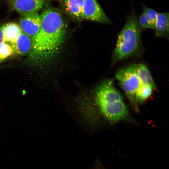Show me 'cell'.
I'll use <instances>...</instances> for the list:
<instances>
[{
  "label": "cell",
  "instance_id": "obj_9",
  "mask_svg": "<svg viewBox=\"0 0 169 169\" xmlns=\"http://www.w3.org/2000/svg\"><path fill=\"white\" fill-rule=\"evenodd\" d=\"M13 51L19 55L30 53L32 46L31 39L22 32L14 42L11 43Z\"/></svg>",
  "mask_w": 169,
  "mask_h": 169
},
{
  "label": "cell",
  "instance_id": "obj_1",
  "mask_svg": "<svg viewBox=\"0 0 169 169\" xmlns=\"http://www.w3.org/2000/svg\"><path fill=\"white\" fill-rule=\"evenodd\" d=\"M40 15L41 25L32 39L29 60L36 64L49 62L56 56L64 42L66 29L63 18L56 9L45 7Z\"/></svg>",
  "mask_w": 169,
  "mask_h": 169
},
{
  "label": "cell",
  "instance_id": "obj_7",
  "mask_svg": "<svg viewBox=\"0 0 169 169\" xmlns=\"http://www.w3.org/2000/svg\"><path fill=\"white\" fill-rule=\"evenodd\" d=\"M46 0H11L13 9L22 14L38 12L44 5Z\"/></svg>",
  "mask_w": 169,
  "mask_h": 169
},
{
  "label": "cell",
  "instance_id": "obj_16",
  "mask_svg": "<svg viewBox=\"0 0 169 169\" xmlns=\"http://www.w3.org/2000/svg\"><path fill=\"white\" fill-rule=\"evenodd\" d=\"M143 12L146 15L153 25L154 26L157 13L155 10L150 8L142 4Z\"/></svg>",
  "mask_w": 169,
  "mask_h": 169
},
{
  "label": "cell",
  "instance_id": "obj_10",
  "mask_svg": "<svg viewBox=\"0 0 169 169\" xmlns=\"http://www.w3.org/2000/svg\"><path fill=\"white\" fill-rule=\"evenodd\" d=\"M64 7L67 13L78 20L82 19L83 0H63Z\"/></svg>",
  "mask_w": 169,
  "mask_h": 169
},
{
  "label": "cell",
  "instance_id": "obj_3",
  "mask_svg": "<svg viewBox=\"0 0 169 169\" xmlns=\"http://www.w3.org/2000/svg\"><path fill=\"white\" fill-rule=\"evenodd\" d=\"M134 9L128 16L125 23L117 36L112 57L110 67L118 62L136 56L141 51V30Z\"/></svg>",
  "mask_w": 169,
  "mask_h": 169
},
{
  "label": "cell",
  "instance_id": "obj_6",
  "mask_svg": "<svg viewBox=\"0 0 169 169\" xmlns=\"http://www.w3.org/2000/svg\"><path fill=\"white\" fill-rule=\"evenodd\" d=\"M22 14L19 26L22 31L32 39L37 34L40 28V15L38 12Z\"/></svg>",
  "mask_w": 169,
  "mask_h": 169
},
{
  "label": "cell",
  "instance_id": "obj_11",
  "mask_svg": "<svg viewBox=\"0 0 169 169\" xmlns=\"http://www.w3.org/2000/svg\"><path fill=\"white\" fill-rule=\"evenodd\" d=\"M136 69L140 84L149 85L154 89H156L155 82L146 64L142 63L136 64Z\"/></svg>",
  "mask_w": 169,
  "mask_h": 169
},
{
  "label": "cell",
  "instance_id": "obj_8",
  "mask_svg": "<svg viewBox=\"0 0 169 169\" xmlns=\"http://www.w3.org/2000/svg\"><path fill=\"white\" fill-rule=\"evenodd\" d=\"M169 13L158 12L154 30L156 37L169 38Z\"/></svg>",
  "mask_w": 169,
  "mask_h": 169
},
{
  "label": "cell",
  "instance_id": "obj_18",
  "mask_svg": "<svg viewBox=\"0 0 169 169\" xmlns=\"http://www.w3.org/2000/svg\"><path fill=\"white\" fill-rule=\"evenodd\" d=\"M22 92L23 95H24L26 93V91L25 90H23L22 91Z\"/></svg>",
  "mask_w": 169,
  "mask_h": 169
},
{
  "label": "cell",
  "instance_id": "obj_17",
  "mask_svg": "<svg viewBox=\"0 0 169 169\" xmlns=\"http://www.w3.org/2000/svg\"><path fill=\"white\" fill-rule=\"evenodd\" d=\"M5 42L2 27H0V43Z\"/></svg>",
  "mask_w": 169,
  "mask_h": 169
},
{
  "label": "cell",
  "instance_id": "obj_12",
  "mask_svg": "<svg viewBox=\"0 0 169 169\" xmlns=\"http://www.w3.org/2000/svg\"><path fill=\"white\" fill-rule=\"evenodd\" d=\"M2 27L5 42L11 43L15 41L22 32L20 26L14 23H8Z\"/></svg>",
  "mask_w": 169,
  "mask_h": 169
},
{
  "label": "cell",
  "instance_id": "obj_2",
  "mask_svg": "<svg viewBox=\"0 0 169 169\" xmlns=\"http://www.w3.org/2000/svg\"><path fill=\"white\" fill-rule=\"evenodd\" d=\"M83 100L87 114L96 108L106 119L115 123L123 120L128 115V110L112 79L100 83L89 97Z\"/></svg>",
  "mask_w": 169,
  "mask_h": 169
},
{
  "label": "cell",
  "instance_id": "obj_14",
  "mask_svg": "<svg viewBox=\"0 0 169 169\" xmlns=\"http://www.w3.org/2000/svg\"><path fill=\"white\" fill-rule=\"evenodd\" d=\"M13 50L11 45L5 42L0 43V62L9 56L13 53Z\"/></svg>",
  "mask_w": 169,
  "mask_h": 169
},
{
  "label": "cell",
  "instance_id": "obj_4",
  "mask_svg": "<svg viewBox=\"0 0 169 169\" xmlns=\"http://www.w3.org/2000/svg\"><path fill=\"white\" fill-rule=\"evenodd\" d=\"M118 81L130 102L132 107L139 111L135 100L137 90L140 84L136 69V64L125 67L119 70L115 74Z\"/></svg>",
  "mask_w": 169,
  "mask_h": 169
},
{
  "label": "cell",
  "instance_id": "obj_13",
  "mask_svg": "<svg viewBox=\"0 0 169 169\" xmlns=\"http://www.w3.org/2000/svg\"><path fill=\"white\" fill-rule=\"evenodd\" d=\"M153 89L150 86L140 84L136 94L135 100L136 103L144 102L151 95Z\"/></svg>",
  "mask_w": 169,
  "mask_h": 169
},
{
  "label": "cell",
  "instance_id": "obj_15",
  "mask_svg": "<svg viewBox=\"0 0 169 169\" xmlns=\"http://www.w3.org/2000/svg\"><path fill=\"white\" fill-rule=\"evenodd\" d=\"M138 22L140 27L144 29H154V26L152 24L146 15L143 13L140 15Z\"/></svg>",
  "mask_w": 169,
  "mask_h": 169
},
{
  "label": "cell",
  "instance_id": "obj_5",
  "mask_svg": "<svg viewBox=\"0 0 169 169\" xmlns=\"http://www.w3.org/2000/svg\"><path fill=\"white\" fill-rule=\"evenodd\" d=\"M83 19L106 24L112 21L106 15L96 0H83Z\"/></svg>",
  "mask_w": 169,
  "mask_h": 169
}]
</instances>
